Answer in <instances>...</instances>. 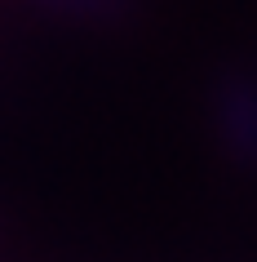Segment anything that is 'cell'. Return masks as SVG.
<instances>
[]
</instances>
